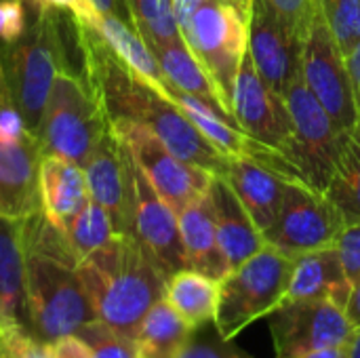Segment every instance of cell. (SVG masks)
Segmentation results:
<instances>
[{
    "instance_id": "obj_1",
    "label": "cell",
    "mask_w": 360,
    "mask_h": 358,
    "mask_svg": "<svg viewBox=\"0 0 360 358\" xmlns=\"http://www.w3.org/2000/svg\"><path fill=\"white\" fill-rule=\"evenodd\" d=\"M78 23L84 51V80L105 118L110 122H137L150 129L181 160L224 177L228 158L205 139L192 120L169 97L137 78L86 19H78Z\"/></svg>"
},
{
    "instance_id": "obj_2",
    "label": "cell",
    "mask_w": 360,
    "mask_h": 358,
    "mask_svg": "<svg viewBox=\"0 0 360 358\" xmlns=\"http://www.w3.org/2000/svg\"><path fill=\"white\" fill-rule=\"evenodd\" d=\"M21 238L30 331L51 344L74 335L95 314L65 232L38 211L21 222Z\"/></svg>"
},
{
    "instance_id": "obj_3",
    "label": "cell",
    "mask_w": 360,
    "mask_h": 358,
    "mask_svg": "<svg viewBox=\"0 0 360 358\" xmlns=\"http://www.w3.org/2000/svg\"><path fill=\"white\" fill-rule=\"evenodd\" d=\"M97 321L135 340L146 312L165 298L167 274L133 234H116L78 266Z\"/></svg>"
},
{
    "instance_id": "obj_4",
    "label": "cell",
    "mask_w": 360,
    "mask_h": 358,
    "mask_svg": "<svg viewBox=\"0 0 360 358\" xmlns=\"http://www.w3.org/2000/svg\"><path fill=\"white\" fill-rule=\"evenodd\" d=\"M27 27L13 44H2L0 57L15 108L30 133H38L46 99L59 72V8L25 6Z\"/></svg>"
},
{
    "instance_id": "obj_5",
    "label": "cell",
    "mask_w": 360,
    "mask_h": 358,
    "mask_svg": "<svg viewBox=\"0 0 360 358\" xmlns=\"http://www.w3.org/2000/svg\"><path fill=\"white\" fill-rule=\"evenodd\" d=\"M293 257L266 243L255 255L232 268L219 281L215 327L224 340H234L251 323L268 317L287 295Z\"/></svg>"
},
{
    "instance_id": "obj_6",
    "label": "cell",
    "mask_w": 360,
    "mask_h": 358,
    "mask_svg": "<svg viewBox=\"0 0 360 358\" xmlns=\"http://www.w3.org/2000/svg\"><path fill=\"white\" fill-rule=\"evenodd\" d=\"M108 131L110 120L89 84L70 72H57L36 133L42 156L53 154L84 167Z\"/></svg>"
},
{
    "instance_id": "obj_7",
    "label": "cell",
    "mask_w": 360,
    "mask_h": 358,
    "mask_svg": "<svg viewBox=\"0 0 360 358\" xmlns=\"http://www.w3.org/2000/svg\"><path fill=\"white\" fill-rule=\"evenodd\" d=\"M181 38L232 112L234 80L249 46V13L230 0H207L181 30Z\"/></svg>"
},
{
    "instance_id": "obj_8",
    "label": "cell",
    "mask_w": 360,
    "mask_h": 358,
    "mask_svg": "<svg viewBox=\"0 0 360 358\" xmlns=\"http://www.w3.org/2000/svg\"><path fill=\"white\" fill-rule=\"evenodd\" d=\"M283 97L293 122L289 165L300 181L325 194L348 133L338 129L325 108L308 91L302 76L289 84Z\"/></svg>"
},
{
    "instance_id": "obj_9",
    "label": "cell",
    "mask_w": 360,
    "mask_h": 358,
    "mask_svg": "<svg viewBox=\"0 0 360 358\" xmlns=\"http://www.w3.org/2000/svg\"><path fill=\"white\" fill-rule=\"evenodd\" d=\"M302 80L342 133H350L359 127L360 112L346 55L327 25L323 6L304 38Z\"/></svg>"
},
{
    "instance_id": "obj_10",
    "label": "cell",
    "mask_w": 360,
    "mask_h": 358,
    "mask_svg": "<svg viewBox=\"0 0 360 358\" xmlns=\"http://www.w3.org/2000/svg\"><path fill=\"white\" fill-rule=\"evenodd\" d=\"M110 127L152 188L175 213L209 192L215 175L175 156L150 129L129 120H116Z\"/></svg>"
},
{
    "instance_id": "obj_11",
    "label": "cell",
    "mask_w": 360,
    "mask_h": 358,
    "mask_svg": "<svg viewBox=\"0 0 360 358\" xmlns=\"http://www.w3.org/2000/svg\"><path fill=\"white\" fill-rule=\"evenodd\" d=\"M346 219L340 209L304 181L289 179L283 205L272 228L264 234L266 243L289 257L333 247Z\"/></svg>"
},
{
    "instance_id": "obj_12",
    "label": "cell",
    "mask_w": 360,
    "mask_h": 358,
    "mask_svg": "<svg viewBox=\"0 0 360 358\" xmlns=\"http://www.w3.org/2000/svg\"><path fill=\"white\" fill-rule=\"evenodd\" d=\"M276 358H300L344 348L354 327L329 300H283L268 317Z\"/></svg>"
},
{
    "instance_id": "obj_13",
    "label": "cell",
    "mask_w": 360,
    "mask_h": 358,
    "mask_svg": "<svg viewBox=\"0 0 360 358\" xmlns=\"http://www.w3.org/2000/svg\"><path fill=\"white\" fill-rule=\"evenodd\" d=\"M232 114L238 129L255 143L278 152L287 165L293 148V122L285 97L257 74L247 51L232 89ZM291 167V165H289Z\"/></svg>"
},
{
    "instance_id": "obj_14",
    "label": "cell",
    "mask_w": 360,
    "mask_h": 358,
    "mask_svg": "<svg viewBox=\"0 0 360 358\" xmlns=\"http://www.w3.org/2000/svg\"><path fill=\"white\" fill-rule=\"evenodd\" d=\"M127 150V148H124ZM129 196H131V234L156 260L167 276L188 268L179 234L177 213L152 188L148 177L127 152Z\"/></svg>"
},
{
    "instance_id": "obj_15",
    "label": "cell",
    "mask_w": 360,
    "mask_h": 358,
    "mask_svg": "<svg viewBox=\"0 0 360 358\" xmlns=\"http://www.w3.org/2000/svg\"><path fill=\"white\" fill-rule=\"evenodd\" d=\"M300 32L266 0H253L249 8V55L264 82L278 95L302 76Z\"/></svg>"
},
{
    "instance_id": "obj_16",
    "label": "cell",
    "mask_w": 360,
    "mask_h": 358,
    "mask_svg": "<svg viewBox=\"0 0 360 358\" xmlns=\"http://www.w3.org/2000/svg\"><path fill=\"white\" fill-rule=\"evenodd\" d=\"M40 160L34 133L21 139L0 137V217L23 222L40 211Z\"/></svg>"
},
{
    "instance_id": "obj_17",
    "label": "cell",
    "mask_w": 360,
    "mask_h": 358,
    "mask_svg": "<svg viewBox=\"0 0 360 358\" xmlns=\"http://www.w3.org/2000/svg\"><path fill=\"white\" fill-rule=\"evenodd\" d=\"M82 169L86 175L91 200L99 203L110 213L118 234H131L127 150L114 135L112 127L99 139Z\"/></svg>"
},
{
    "instance_id": "obj_18",
    "label": "cell",
    "mask_w": 360,
    "mask_h": 358,
    "mask_svg": "<svg viewBox=\"0 0 360 358\" xmlns=\"http://www.w3.org/2000/svg\"><path fill=\"white\" fill-rule=\"evenodd\" d=\"M224 179L230 184L262 234H266L276 222L289 177L253 154H240L228 158Z\"/></svg>"
},
{
    "instance_id": "obj_19",
    "label": "cell",
    "mask_w": 360,
    "mask_h": 358,
    "mask_svg": "<svg viewBox=\"0 0 360 358\" xmlns=\"http://www.w3.org/2000/svg\"><path fill=\"white\" fill-rule=\"evenodd\" d=\"M209 194L213 203L219 247L224 251L228 268L232 270L255 255L259 249H264L266 238L224 177H213Z\"/></svg>"
},
{
    "instance_id": "obj_20",
    "label": "cell",
    "mask_w": 360,
    "mask_h": 358,
    "mask_svg": "<svg viewBox=\"0 0 360 358\" xmlns=\"http://www.w3.org/2000/svg\"><path fill=\"white\" fill-rule=\"evenodd\" d=\"M350 291L352 281L348 279L335 247L293 257V272L285 300H329L346 308Z\"/></svg>"
},
{
    "instance_id": "obj_21",
    "label": "cell",
    "mask_w": 360,
    "mask_h": 358,
    "mask_svg": "<svg viewBox=\"0 0 360 358\" xmlns=\"http://www.w3.org/2000/svg\"><path fill=\"white\" fill-rule=\"evenodd\" d=\"M89 200L84 169L61 156L44 154L40 160V211L46 219L65 230Z\"/></svg>"
},
{
    "instance_id": "obj_22",
    "label": "cell",
    "mask_w": 360,
    "mask_h": 358,
    "mask_svg": "<svg viewBox=\"0 0 360 358\" xmlns=\"http://www.w3.org/2000/svg\"><path fill=\"white\" fill-rule=\"evenodd\" d=\"M177 222L188 268L221 281L230 272V268L219 247L211 194L207 192L192 200L186 209H181L177 213Z\"/></svg>"
},
{
    "instance_id": "obj_23",
    "label": "cell",
    "mask_w": 360,
    "mask_h": 358,
    "mask_svg": "<svg viewBox=\"0 0 360 358\" xmlns=\"http://www.w3.org/2000/svg\"><path fill=\"white\" fill-rule=\"evenodd\" d=\"M30 329L21 222L0 217V329Z\"/></svg>"
},
{
    "instance_id": "obj_24",
    "label": "cell",
    "mask_w": 360,
    "mask_h": 358,
    "mask_svg": "<svg viewBox=\"0 0 360 358\" xmlns=\"http://www.w3.org/2000/svg\"><path fill=\"white\" fill-rule=\"evenodd\" d=\"M78 19H86L103 38V42L112 49V53L143 82H148L150 87H154L158 93H162L167 97L169 91V82L162 76V70L158 65L156 55L152 53V49L148 46V42L141 38V34L135 30L133 23L124 21L118 15H108V13H91L86 17H78Z\"/></svg>"
},
{
    "instance_id": "obj_25",
    "label": "cell",
    "mask_w": 360,
    "mask_h": 358,
    "mask_svg": "<svg viewBox=\"0 0 360 358\" xmlns=\"http://www.w3.org/2000/svg\"><path fill=\"white\" fill-rule=\"evenodd\" d=\"M152 53L156 55L162 76L169 82V87L207 101L209 106H213L215 110L224 112L226 116H230L234 120L232 112L224 106V99L217 91L215 82L211 80L207 70L200 65V61L194 57V53L188 49L184 38L162 44L158 49H154Z\"/></svg>"
},
{
    "instance_id": "obj_26",
    "label": "cell",
    "mask_w": 360,
    "mask_h": 358,
    "mask_svg": "<svg viewBox=\"0 0 360 358\" xmlns=\"http://www.w3.org/2000/svg\"><path fill=\"white\" fill-rule=\"evenodd\" d=\"M167 97L192 120V124L205 135V139L211 146H215L226 158L249 154L251 139L238 129V124L230 116L215 110L207 101H202L194 95L181 93L173 87H169Z\"/></svg>"
},
{
    "instance_id": "obj_27",
    "label": "cell",
    "mask_w": 360,
    "mask_h": 358,
    "mask_svg": "<svg viewBox=\"0 0 360 358\" xmlns=\"http://www.w3.org/2000/svg\"><path fill=\"white\" fill-rule=\"evenodd\" d=\"M194 327L171 306L167 298L158 300L143 317L135 342L139 357L177 358Z\"/></svg>"
},
{
    "instance_id": "obj_28",
    "label": "cell",
    "mask_w": 360,
    "mask_h": 358,
    "mask_svg": "<svg viewBox=\"0 0 360 358\" xmlns=\"http://www.w3.org/2000/svg\"><path fill=\"white\" fill-rule=\"evenodd\" d=\"M165 298L192 327H200L215 321L219 281L192 268H184L167 279Z\"/></svg>"
},
{
    "instance_id": "obj_29",
    "label": "cell",
    "mask_w": 360,
    "mask_h": 358,
    "mask_svg": "<svg viewBox=\"0 0 360 358\" xmlns=\"http://www.w3.org/2000/svg\"><path fill=\"white\" fill-rule=\"evenodd\" d=\"M325 196L340 209L346 224L360 222V124L346 135L338 167Z\"/></svg>"
},
{
    "instance_id": "obj_30",
    "label": "cell",
    "mask_w": 360,
    "mask_h": 358,
    "mask_svg": "<svg viewBox=\"0 0 360 358\" xmlns=\"http://www.w3.org/2000/svg\"><path fill=\"white\" fill-rule=\"evenodd\" d=\"M63 232L80 262L108 245L118 234L110 213L95 200H89Z\"/></svg>"
},
{
    "instance_id": "obj_31",
    "label": "cell",
    "mask_w": 360,
    "mask_h": 358,
    "mask_svg": "<svg viewBox=\"0 0 360 358\" xmlns=\"http://www.w3.org/2000/svg\"><path fill=\"white\" fill-rule=\"evenodd\" d=\"M135 30L154 51L162 44L181 38L173 0H127Z\"/></svg>"
},
{
    "instance_id": "obj_32",
    "label": "cell",
    "mask_w": 360,
    "mask_h": 358,
    "mask_svg": "<svg viewBox=\"0 0 360 358\" xmlns=\"http://www.w3.org/2000/svg\"><path fill=\"white\" fill-rule=\"evenodd\" d=\"M76 335L89 346L91 358H139L137 342L105 323L93 319L82 325Z\"/></svg>"
},
{
    "instance_id": "obj_33",
    "label": "cell",
    "mask_w": 360,
    "mask_h": 358,
    "mask_svg": "<svg viewBox=\"0 0 360 358\" xmlns=\"http://www.w3.org/2000/svg\"><path fill=\"white\" fill-rule=\"evenodd\" d=\"M327 25L344 51V55L360 40V0H321Z\"/></svg>"
},
{
    "instance_id": "obj_34",
    "label": "cell",
    "mask_w": 360,
    "mask_h": 358,
    "mask_svg": "<svg viewBox=\"0 0 360 358\" xmlns=\"http://www.w3.org/2000/svg\"><path fill=\"white\" fill-rule=\"evenodd\" d=\"M177 358H253L249 352L240 350L232 344V340H224L215 327V323H207L194 327L190 340L181 348Z\"/></svg>"
},
{
    "instance_id": "obj_35",
    "label": "cell",
    "mask_w": 360,
    "mask_h": 358,
    "mask_svg": "<svg viewBox=\"0 0 360 358\" xmlns=\"http://www.w3.org/2000/svg\"><path fill=\"white\" fill-rule=\"evenodd\" d=\"M0 340L4 342L13 358H53V344L36 338L25 327H2Z\"/></svg>"
},
{
    "instance_id": "obj_36",
    "label": "cell",
    "mask_w": 360,
    "mask_h": 358,
    "mask_svg": "<svg viewBox=\"0 0 360 358\" xmlns=\"http://www.w3.org/2000/svg\"><path fill=\"white\" fill-rule=\"evenodd\" d=\"M281 17H285L302 38H306L314 17L321 11V0H266Z\"/></svg>"
},
{
    "instance_id": "obj_37",
    "label": "cell",
    "mask_w": 360,
    "mask_h": 358,
    "mask_svg": "<svg viewBox=\"0 0 360 358\" xmlns=\"http://www.w3.org/2000/svg\"><path fill=\"white\" fill-rule=\"evenodd\" d=\"M333 247L338 249L344 270L354 285L356 281H360V222L359 224H346Z\"/></svg>"
},
{
    "instance_id": "obj_38",
    "label": "cell",
    "mask_w": 360,
    "mask_h": 358,
    "mask_svg": "<svg viewBox=\"0 0 360 358\" xmlns=\"http://www.w3.org/2000/svg\"><path fill=\"white\" fill-rule=\"evenodd\" d=\"M27 27V11L21 0H0V42L13 44Z\"/></svg>"
},
{
    "instance_id": "obj_39",
    "label": "cell",
    "mask_w": 360,
    "mask_h": 358,
    "mask_svg": "<svg viewBox=\"0 0 360 358\" xmlns=\"http://www.w3.org/2000/svg\"><path fill=\"white\" fill-rule=\"evenodd\" d=\"M30 131L25 127V120L21 112L15 108V103L0 108V137L4 139H21Z\"/></svg>"
},
{
    "instance_id": "obj_40",
    "label": "cell",
    "mask_w": 360,
    "mask_h": 358,
    "mask_svg": "<svg viewBox=\"0 0 360 358\" xmlns=\"http://www.w3.org/2000/svg\"><path fill=\"white\" fill-rule=\"evenodd\" d=\"M53 358H91L89 346L74 333L53 342Z\"/></svg>"
},
{
    "instance_id": "obj_41",
    "label": "cell",
    "mask_w": 360,
    "mask_h": 358,
    "mask_svg": "<svg viewBox=\"0 0 360 358\" xmlns=\"http://www.w3.org/2000/svg\"><path fill=\"white\" fill-rule=\"evenodd\" d=\"M25 6H40V8H63L74 13L76 17H86L93 11V6H89L84 0H21Z\"/></svg>"
},
{
    "instance_id": "obj_42",
    "label": "cell",
    "mask_w": 360,
    "mask_h": 358,
    "mask_svg": "<svg viewBox=\"0 0 360 358\" xmlns=\"http://www.w3.org/2000/svg\"><path fill=\"white\" fill-rule=\"evenodd\" d=\"M207 0H173V13L179 25V32L190 23V19L194 17V13L205 4Z\"/></svg>"
},
{
    "instance_id": "obj_43",
    "label": "cell",
    "mask_w": 360,
    "mask_h": 358,
    "mask_svg": "<svg viewBox=\"0 0 360 358\" xmlns=\"http://www.w3.org/2000/svg\"><path fill=\"white\" fill-rule=\"evenodd\" d=\"M346 65H348V74L352 80V89H354V97H356V106L360 112V40L346 53Z\"/></svg>"
},
{
    "instance_id": "obj_44",
    "label": "cell",
    "mask_w": 360,
    "mask_h": 358,
    "mask_svg": "<svg viewBox=\"0 0 360 358\" xmlns=\"http://www.w3.org/2000/svg\"><path fill=\"white\" fill-rule=\"evenodd\" d=\"M344 310H346V317L350 319L352 327H360V281L352 285V291H350V298H348V304Z\"/></svg>"
},
{
    "instance_id": "obj_45",
    "label": "cell",
    "mask_w": 360,
    "mask_h": 358,
    "mask_svg": "<svg viewBox=\"0 0 360 358\" xmlns=\"http://www.w3.org/2000/svg\"><path fill=\"white\" fill-rule=\"evenodd\" d=\"M344 358H360V327H354L350 340L344 346Z\"/></svg>"
},
{
    "instance_id": "obj_46",
    "label": "cell",
    "mask_w": 360,
    "mask_h": 358,
    "mask_svg": "<svg viewBox=\"0 0 360 358\" xmlns=\"http://www.w3.org/2000/svg\"><path fill=\"white\" fill-rule=\"evenodd\" d=\"M11 103H13V99H11V91H8V84H6L4 65H2V57H0V108L11 106Z\"/></svg>"
},
{
    "instance_id": "obj_47",
    "label": "cell",
    "mask_w": 360,
    "mask_h": 358,
    "mask_svg": "<svg viewBox=\"0 0 360 358\" xmlns=\"http://www.w3.org/2000/svg\"><path fill=\"white\" fill-rule=\"evenodd\" d=\"M300 358H344V348H331V350H321V352H312L306 357Z\"/></svg>"
},
{
    "instance_id": "obj_48",
    "label": "cell",
    "mask_w": 360,
    "mask_h": 358,
    "mask_svg": "<svg viewBox=\"0 0 360 358\" xmlns=\"http://www.w3.org/2000/svg\"><path fill=\"white\" fill-rule=\"evenodd\" d=\"M230 2L238 4V6H240L243 11H247V13H249V8H251V2H253V0H230Z\"/></svg>"
},
{
    "instance_id": "obj_49",
    "label": "cell",
    "mask_w": 360,
    "mask_h": 358,
    "mask_svg": "<svg viewBox=\"0 0 360 358\" xmlns=\"http://www.w3.org/2000/svg\"><path fill=\"white\" fill-rule=\"evenodd\" d=\"M0 358H13L11 357V352L6 350V346H4V342L0 340Z\"/></svg>"
},
{
    "instance_id": "obj_50",
    "label": "cell",
    "mask_w": 360,
    "mask_h": 358,
    "mask_svg": "<svg viewBox=\"0 0 360 358\" xmlns=\"http://www.w3.org/2000/svg\"><path fill=\"white\" fill-rule=\"evenodd\" d=\"M84 2H86V0H84ZM86 4H89V2H86ZM89 6H91V4H89Z\"/></svg>"
},
{
    "instance_id": "obj_51",
    "label": "cell",
    "mask_w": 360,
    "mask_h": 358,
    "mask_svg": "<svg viewBox=\"0 0 360 358\" xmlns=\"http://www.w3.org/2000/svg\"><path fill=\"white\" fill-rule=\"evenodd\" d=\"M139 358H143V357H139Z\"/></svg>"
}]
</instances>
